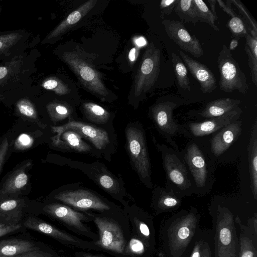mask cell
Returning a JSON list of instances; mask_svg holds the SVG:
<instances>
[{"instance_id": "obj_1", "label": "cell", "mask_w": 257, "mask_h": 257, "mask_svg": "<svg viewBox=\"0 0 257 257\" xmlns=\"http://www.w3.org/2000/svg\"><path fill=\"white\" fill-rule=\"evenodd\" d=\"M38 53L32 48L0 63V100L17 97L28 89L33 82L32 76L36 71Z\"/></svg>"}, {"instance_id": "obj_2", "label": "cell", "mask_w": 257, "mask_h": 257, "mask_svg": "<svg viewBox=\"0 0 257 257\" xmlns=\"http://www.w3.org/2000/svg\"><path fill=\"white\" fill-rule=\"evenodd\" d=\"M180 151L193 179L195 194L206 195L215 181L214 157L209 144L201 138L192 139Z\"/></svg>"}, {"instance_id": "obj_3", "label": "cell", "mask_w": 257, "mask_h": 257, "mask_svg": "<svg viewBox=\"0 0 257 257\" xmlns=\"http://www.w3.org/2000/svg\"><path fill=\"white\" fill-rule=\"evenodd\" d=\"M191 102L178 96L164 95L159 97L150 108L149 116L160 134L176 150H179V147L174 139L178 135H183L184 131L182 124L174 117V111Z\"/></svg>"}, {"instance_id": "obj_4", "label": "cell", "mask_w": 257, "mask_h": 257, "mask_svg": "<svg viewBox=\"0 0 257 257\" xmlns=\"http://www.w3.org/2000/svg\"><path fill=\"white\" fill-rule=\"evenodd\" d=\"M154 144L161 155L166 175L165 187L183 197L195 194L193 179L181 151L156 141Z\"/></svg>"}, {"instance_id": "obj_5", "label": "cell", "mask_w": 257, "mask_h": 257, "mask_svg": "<svg viewBox=\"0 0 257 257\" xmlns=\"http://www.w3.org/2000/svg\"><path fill=\"white\" fill-rule=\"evenodd\" d=\"M161 58L160 50L152 41L145 50L136 75L134 86L135 97L145 96L152 89L160 72Z\"/></svg>"}, {"instance_id": "obj_6", "label": "cell", "mask_w": 257, "mask_h": 257, "mask_svg": "<svg viewBox=\"0 0 257 257\" xmlns=\"http://www.w3.org/2000/svg\"><path fill=\"white\" fill-rule=\"evenodd\" d=\"M217 63L220 74V89L229 93L237 90L245 95L248 88L246 77L225 44L219 53Z\"/></svg>"}, {"instance_id": "obj_7", "label": "cell", "mask_w": 257, "mask_h": 257, "mask_svg": "<svg viewBox=\"0 0 257 257\" xmlns=\"http://www.w3.org/2000/svg\"><path fill=\"white\" fill-rule=\"evenodd\" d=\"M125 135L127 149L135 168L141 181L151 189V165L144 132L136 127H128Z\"/></svg>"}, {"instance_id": "obj_8", "label": "cell", "mask_w": 257, "mask_h": 257, "mask_svg": "<svg viewBox=\"0 0 257 257\" xmlns=\"http://www.w3.org/2000/svg\"><path fill=\"white\" fill-rule=\"evenodd\" d=\"M61 57L86 88L100 97L107 96L108 90L99 73L91 64L74 52H66Z\"/></svg>"}, {"instance_id": "obj_9", "label": "cell", "mask_w": 257, "mask_h": 257, "mask_svg": "<svg viewBox=\"0 0 257 257\" xmlns=\"http://www.w3.org/2000/svg\"><path fill=\"white\" fill-rule=\"evenodd\" d=\"M216 238L218 257H235L237 237L233 215L225 207H218Z\"/></svg>"}, {"instance_id": "obj_10", "label": "cell", "mask_w": 257, "mask_h": 257, "mask_svg": "<svg viewBox=\"0 0 257 257\" xmlns=\"http://www.w3.org/2000/svg\"><path fill=\"white\" fill-rule=\"evenodd\" d=\"M242 110L238 106L218 117L198 122H187L182 124L184 136L190 139L202 138L214 134L231 122L239 119Z\"/></svg>"}, {"instance_id": "obj_11", "label": "cell", "mask_w": 257, "mask_h": 257, "mask_svg": "<svg viewBox=\"0 0 257 257\" xmlns=\"http://www.w3.org/2000/svg\"><path fill=\"white\" fill-rule=\"evenodd\" d=\"M174 223L169 229V240L172 253L177 254L186 248L192 238L196 226L197 216L194 212H191Z\"/></svg>"}, {"instance_id": "obj_12", "label": "cell", "mask_w": 257, "mask_h": 257, "mask_svg": "<svg viewBox=\"0 0 257 257\" xmlns=\"http://www.w3.org/2000/svg\"><path fill=\"white\" fill-rule=\"evenodd\" d=\"M168 36L183 51L199 58L204 55L201 45L196 37L190 34L183 23L176 20L162 22Z\"/></svg>"}, {"instance_id": "obj_13", "label": "cell", "mask_w": 257, "mask_h": 257, "mask_svg": "<svg viewBox=\"0 0 257 257\" xmlns=\"http://www.w3.org/2000/svg\"><path fill=\"white\" fill-rule=\"evenodd\" d=\"M30 33L24 29L0 32V61L9 60L33 47Z\"/></svg>"}, {"instance_id": "obj_14", "label": "cell", "mask_w": 257, "mask_h": 257, "mask_svg": "<svg viewBox=\"0 0 257 257\" xmlns=\"http://www.w3.org/2000/svg\"><path fill=\"white\" fill-rule=\"evenodd\" d=\"M52 131L56 133L54 137H59L64 132L73 131L81 137L89 141L97 149L101 150L109 143L108 134L104 130L97 128L83 122L71 121L63 125L52 127Z\"/></svg>"}, {"instance_id": "obj_15", "label": "cell", "mask_w": 257, "mask_h": 257, "mask_svg": "<svg viewBox=\"0 0 257 257\" xmlns=\"http://www.w3.org/2000/svg\"><path fill=\"white\" fill-rule=\"evenodd\" d=\"M55 198L80 209H109V206L98 196L87 190H77L60 192Z\"/></svg>"}, {"instance_id": "obj_16", "label": "cell", "mask_w": 257, "mask_h": 257, "mask_svg": "<svg viewBox=\"0 0 257 257\" xmlns=\"http://www.w3.org/2000/svg\"><path fill=\"white\" fill-rule=\"evenodd\" d=\"M100 235L97 242L102 247L116 253H122L124 247V240L121 229L117 224L110 220L95 218Z\"/></svg>"}, {"instance_id": "obj_17", "label": "cell", "mask_w": 257, "mask_h": 257, "mask_svg": "<svg viewBox=\"0 0 257 257\" xmlns=\"http://www.w3.org/2000/svg\"><path fill=\"white\" fill-rule=\"evenodd\" d=\"M242 121L238 119L214 134L209 145L214 157L222 155L238 138L242 132Z\"/></svg>"}, {"instance_id": "obj_18", "label": "cell", "mask_w": 257, "mask_h": 257, "mask_svg": "<svg viewBox=\"0 0 257 257\" xmlns=\"http://www.w3.org/2000/svg\"><path fill=\"white\" fill-rule=\"evenodd\" d=\"M180 57L188 67L192 76L198 81L201 90L210 93L217 87L213 73L204 64L189 57L182 51L178 50Z\"/></svg>"}, {"instance_id": "obj_19", "label": "cell", "mask_w": 257, "mask_h": 257, "mask_svg": "<svg viewBox=\"0 0 257 257\" xmlns=\"http://www.w3.org/2000/svg\"><path fill=\"white\" fill-rule=\"evenodd\" d=\"M241 101L230 98L212 100L199 110H191L187 113L190 117L205 120L221 116L239 106Z\"/></svg>"}, {"instance_id": "obj_20", "label": "cell", "mask_w": 257, "mask_h": 257, "mask_svg": "<svg viewBox=\"0 0 257 257\" xmlns=\"http://www.w3.org/2000/svg\"><path fill=\"white\" fill-rule=\"evenodd\" d=\"M96 1L90 0L79 6L71 13L67 17L50 32L42 41V44L53 43L56 42L62 35L77 24L95 5Z\"/></svg>"}, {"instance_id": "obj_21", "label": "cell", "mask_w": 257, "mask_h": 257, "mask_svg": "<svg viewBox=\"0 0 257 257\" xmlns=\"http://www.w3.org/2000/svg\"><path fill=\"white\" fill-rule=\"evenodd\" d=\"M43 210L81 231H87V228L82 222V221L85 219V216L67 206L58 203L48 204L44 207Z\"/></svg>"}, {"instance_id": "obj_22", "label": "cell", "mask_w": 257, "mask_h": 257, "mask_svg": "<svg viewBox=\"0 0 257 257\" xmlns=\"http://www.w3.org/2000/svg\"><path fill=\"white\" fill-rule=\"evenodd\" d=\"M30 162L26 163L14 171L0 188V200L16 199L18 194L26 186L28 176L26 169L30 166Z\"/></svg>"}, {"instance_id": "obj_23", "label": "cell", "mask_w": 257, "mask_h": 257, "mask_svg": "<svg viewBox=\"0 0 257 257\" xmlns=\"http://www.w3.org/2000/svg\"><path fill=\"white\" fill-rule=\"evenodd\" d=\"M24 225L29 229L43 233L57 239L73 243L79 242V239L75 236L34 217H28L24 222Z\"/></svg>"}, {"instance_id": "obj_24", "label": "cell", "mask_w": 257, "mask_h": 257, "mask_svg": "<svg viewBox=\"0 0 257 257\" xmlns=\"http://www.w3.org/2000/svg\"><path fill=\"white\" fill-rule=\"evenodd\" d=\"M154 206L159 211H166L178 207L183 198L173 190L166 187H157L153 191Z\"/></svg>"}, {"instance_id": "obj_25", "label": "cell", "mask_w": 257, "mask_h": 257, "mask_svg": "<svg viewBox=\"0 0 257 257\" xmlns=\"http://www.w3.org/2000/svg\"><path fill=\"white\" fill-rule=\"evenodd\" d=\"M250 188L254 199L257 198V121L253 125L247 147Z\"/></svg>"}, {"instance_id": "obj_26", "label": "cell", "mask_w": 257, "mask_h": 257, "mask_svg": "<svg viewBox=\"0 0 257 257\" xmlns=\"http://www.w3.org/2000/svg\"><path fill=\"white\" fill-rule=\"evenodd\" d=\"M40 249L33 242L22 239L0 241V257H10Z\"/></svg>"}, {"instance_id": "obj_27", "label": "cell", "mask_w": 257, "mask_h": 257, "mask_svg": "<svg viewBox=\"0 0 257 257\" xmlns=\"http://www.w3.org/2000/svg\"><path fill=\"white\" fill-rule=\"evenodd\" d=\"M52 140L54 145L59 148L71 149L79 152L89 151L90 146L81 139L77 133L68 130L63 132L59 137H53Z\"/></svg>"}, {"instance_id": "obj_28", "label": "cell", "mask_w": 257, "mask_h": 257, "mask_svg": "<svg viewBox=\"0 0 257 257\" xmlns=\"http://www.w3.org/2000/svg\"><path fill=\"white\" fill-rule=\"evenodd\" d=\"M24 206L23 200L10 199L0 200V218L9 224H18L21 220Z\"/></svg>"}, {"instance_id": "obj_29", "label": "cell", "mask_w": 257, "mask_h": 257, "mask_svg": "<svg viewBox=\"0 0 257 257\" xmlns=\"http://www.w3.org/2000/svg\"><path fill=\"white\" fill-rule=\"evenodd\" d=\"M16 110L21 116L30 121L36 122L40 127L45 125L39 119L38 112L33 103L27 97H21L15 104Z\"/></svg>"}, {"instance_id": "obj_30", "label": "cell", "mask_w": 257, "mask_h": 257, "mask_svg": "<svg viewBox=\"0 0 257 257\" xmlns=\"http://www.w3.org/2000/svg\"><path fill=\"white\" fill-rule=\"evenodd\" d=\"M174 11L179 18L185 23H191L196 25L199 22L193 0H178Z\"/></svg>"}, {"instance_id": "obj_31", "label": "cell", "mask_w": 257, "mask_h": 257, "mask_svg": "<svg viewBox=\"0 0 257 257\" xmlns=\"http://www.w3.org/2000/svg\"><path fill=\"white\" fill-rule=\"evenodd\" d=\"M171 61L180 88L184 90L191 91V84L188 75V71L182 60L174 52L171 53Z\"/></svg>"}, {"instance_id": "obj_32", "label": "cell", "mask_w": 257, "mask_h": 257, "mask_svg": "<svg viewBox=\"0 0 257 257\" xmlns=\"http://www.w3.org/2000/svg\"><path fill=\"white\" fill-rule=\"evenodd\" d=\"M83 109L89 120L97 123H105L109 118L110 114L107 110L93 102L84 103Z\"/></svg>"}, {"instance_id": "obj_33", "label": "cell", "mask_w": 257, "mask_h": 257, "mask_svg": "<svg viewBox=\"0 0 257 257\" xmlns=\"http://www.w3.org/2000/svg\"><path fill=\"white\" fill-rule=\"evenodd\" d=\"M193 3L199 22L207 23L214 30L219 31V28L215 25L213 15L207 5L202 0H193Z\"/></svg>"}, {"instance_id": "obj_34", "label": "cell", "mask_w": 257, "mask_h": 257, "mask_svg": "<svg viewBox=\"0 0 257 257\" xmlns=\"http://www.w3.org/2000/svg\"><path fill=\"white\" fill-rule=\"evenodd\" d=\"M227 27L230 31L233 38L238 40L248 33L244 21L237 14L230 17L227 23Z\"/></svg>"}, {"instance_id": "obj_35", "label": "cell", "mask_w": 257, "mask_h": 257, "mask_svg": "<svg viewBox=\"0 0 257 257\" xmlns=\"http://www.w3.org/2000/svg\"><path fill=\"white\" fill-rule=\"evenodd\" d=\"M48 113L54 121H57L68 117L71 111L69 106L59 102H52L47 105Z\"/></svg>"}, {"instance_id": "obj_36", "label": "cell", "mask_w": 257, "mask_h": 257, "mask_svg": "<svg viewBox=\"0 0 257 257\" xmlns=\"http://www.w3.org/2000/svg\"><path fill=\"white\" fill-rule=\"evenodd\" d=\"M41 86L45 89L54 91L58 95H66L69 93L68 86L62 80L54 76L45 79Z\"/></svg>"}, {"instance_id": "obj_37", "label": "cell", "mask_w": 257, "mask_h": 257, "mask_svg": "<svg viewBox=\"0 0 257 257\" xmlns=\"http://www.w3.org/2000/svg\"><path fill=\"white\" fill-rule=\"evenodd\" d=\"M231 3L238 9L244 22L245 21L247 25H249L248 29L257 33L256 22L243 4L239 0H231Z\"/></svg>"}, {"instance_id": "obj_38", "label": "cell", "mask_w": 257, "mask_h": 257, "mask_svg": "<svg viewBox=\"0 0 257 257\" xmlns=\"http://www.w3.org/2000/svg\"><path fill=\"white\" fill-rule=\"evenodd\" d=\"M240 252L239 257H256V251L252 240L246 237L240 238Z\"/></svg>"}, {"instance_id": "obj_39", "label": "cell", "mask_w": 257, "mask_h": 257, "mask_svg": "<svg viewBox=\"0 0 257 257\" xmlns=\"http://www.w3.org/2000/svg\"><path fill=\"white\" fill-rule=\"evenodd\" d=\"M34 143V139L30 135L23 133L20 135L16 139L15 148L19 151H24L31 148Z\"/></svg>"}, {"instance_id": "obj_40", "label": "cell", "mask_w": 257, "mask_h": 257, "mask_svg": "<svg viewBox=\"0 0 257 257\" xmlns=\"http://www.w3.org/2000/svg\"><path fill=\"white\" fill-rule=\"evenodd\" d=\"M244 49L246 54L248 67L250 69L252 81L255 85H257V57H255L250 52L248 47L244 45Z\"/></svg>"}, {"instance_id": "obj_41", "label": "cell", "mask_w": 257, "mask_h": 257, "mask_svg": "<svg viewBox=\"0 0 257 257\" xmlns=\"http://www.w3.org/2000/svg\"><path fill=\"white\" fill-rule=\"evenodd\" d=\"M178 0H162L160 3V17L163 19L166 15H170L174 9Z\"/></svg>"}, {"instance_id": "obj_42", "label": "cell", "mask_w": 257, "mask_h": 257, "mask_svg": "<svg viewBox=\"0 0 257 257\" xmlns=\"http://www.w3.org/2000/svg\"><path fill=\"white\" fill-rule=\"evenodd\" d=\"M101 186L108 191H112L116 189L114 180L107 175H102L99 179Z\"/></svg>"}, {"instance_id": "obj_43", "label": "cell", "mask_w": 257, "mask_h": 257, "mask_svg": "<svg viewBox=\"0 0 257 257\" xmlns=\"http://www.w3.org/2000/svg\"><path fill=\"white\" fill-rule=\"evenodd\" d=\"M217 3H218L220 8L222 9L223 11L229 16H230V17L234 16L236 15L233 9L231 7V0H227L226 4L221 0H217Z\"/></svg>"}, {"instance_id": "obj_44", "label": "cell", "mask_w": 257, "mask_h": 257, "mask_svg": "<svg viewBox=\"0 0 257 257\" xmlns=\"http://www.w3.org/2000/svg\"><path fill=\"white\" fill-rule=\"evenodd\" d=\"M9 147L8 140L7 138H5L0 144V171L5 161Z\"/></svg>"}, {"instance_id": "obj_45", "label": "cell", "mask_w": 257, "mask_h": 257, "mask_svg": "<svg viewBox=\"0 0 257 257\" xmlns=\"http://www.w3.org/2000/svg\"><path fill=\"white\" fill-rule=\"evenodd\" d=\"M130 247L133 252L137 254L141 253L144 251V246L142 242L136 238L131 240Z\"/></svg>"}, {"instance_id": "obj_46", "label": "cell", "mask_w": 257, "mask_h": 257, "mask_svg": "<svg viewBox=\"0 0 257 257\" xmlns=\"http://www.w3.org/2000/svg\"><path fill=\"white\" fill-rule=\"evenodd\" d=\"M10 257H52V255L39 249Z\"/></svg>"}, {"instance_id": "obj_47", "label": "cell", "mask_w": 257, "mask_h": 257, "mask_svg": "<svg viewBox=\"0 0 257 257\" xmlns=\"http://www.w3.org/2000/svg\"><path fill=\"white\" fill-rule=\"evenodd\" d=\"M21 227L22 225L20 223L14 224H9L6 226L0 228V237L19 230Z\"/></svg>"}, {"instance_id": "obj_48", "label": "cell", "mask_w": 257, "mask_h": 257, "mask_svg": "<svg viewBox=\"0 0 257 257\" xmlns=\"http://www.w3.org/2000/svg\"><path fill=\"white\" fill-rule=\"evenodd\" d=\"M203 245V241L196 242L190 257H201Z\"/></svg>"}, {"instance_id": "obj_49", "label": "cell", "mask_w": 257, "mask_h": 257, "mask_svg": "<svg viewBox=\"0 0 257 257\" xmlns=\"http://www.w3.org/2000/svg\"><path fill=\"white\" fill-rule=\"evenodd\" d=\"M207 2H208L210 7V9L212 14L213 15L215 21H218V17L217 16V14L216 12V9H215V5L216 3H217V0H208Z\"/></svg>"}, {"instance_id": "obj_50", "label": "cell", "mask_w": 257, "mask_h": 257, "mask_svg": "<svg viewBox=\"0 0 257 257\" xmlns=\"http://www.w3.org/2000/svg\"><path fill=\"white\" fill-rule=\"evenodd\" d=\"M140 230L142 234L146 236L150 235V230L147 225L143 222L140 224Z\"/></svg>"}, {"instance_id": "obj_51", "label": "cell", "mask_w": 257, "mask_h": 257, "mask_svg": "<svg viewBox=\"0 0 257 257\" xmlns=\"http://www.w3.org/2000/svg\"><path fill=\"white\" fill-rule=\"evenodd\" d=\"M201 257H211V250L208 245H203Z\"/></svg>"}, {"instance_id": "obj_52", "label": "cell", "mask_w": 257, "mask_h": 257, "mask_svg": "<svg viewBox=\"0 0 257 257\" xmlns=\"http://www.w3.org/2000/svg\"><path fill=\"white\" fill-rule=\"evenodd\" d=\"M238 45V40L235 38H232L230 41L229 50L231 51L234 50Z\"/></svg>"}, {"instance_id": "obj_53", "label": "cell", "mask_w": 257, "mask_h": 257, "mask_svg": "<svg viewBox=\"0 0 257 257\" xmlns=\"http://www.w3.org/2000/svg\"><path fill=\"white\" fill-rule=\"evenodd\" d=\"M136 52L137 50L136 48H133L130 50L128 54V58L130 61L133 62L135 60L136 57Z\"/></svg>"}, {"instance_id": "obj_54", "label": "cell", "mask_w": 257, "mask_h": 257, "mask_svg": "<svg viewBox=\"0 0 257 257\" xmlns=\"http://www.w3.org/2000/svg\"><path fill=\"white\" fill-rule=\"evenodd\" d=\"M136 44L138 46H140V47H141L142 46H144V45L146 44V41L145 40L142 38V37H140L138 39H137L136 41Z\"/></svg>"}, {"instance_id": "obj_55", "label": "cell", "mask_w": 257, "mask_h": 257, "mask_svg": "<svg viewBox=\"0 0 257 257\" xmlns=\"http://www.w3.org/2000/svg\"><path fill=\"white\" fill-rule=\"evenodd\" d=\"M8 224H6V223H1L0 222V228H3L5 226H6V225H7Z\"/></svg>"}, {"instance_id": "obj_56", "label": "cell", "mask_w": 257, "mask_h": 257, "mask_svg": "<svg viewBox=\"0 0 257 257\" xmlns=\"http://www.w3.org/2000/svg\"><path fill=\"white\" fill-rule=\"evenodd\" d=\"M84 257H99V256L86 255L84 256Z\"/></svg>"}, {"instance_id": "obj_57", "label": "cell", "mask_w": 257, "mask_h": 257, "mask_svg": "<svg viewBox=\"0 0 257 257\" xmlns=\"http://www.w3.org/2000/svg\"><path fill=\"white\" fill-rule=\"evenodd\" d=\"M2 7L0 6V15H1V12H2Z\"/></svg>"}]
</instances>
